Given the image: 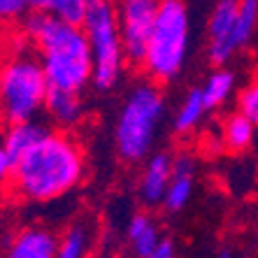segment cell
I'll use <instances>...</instances> for the list:
<instances>
[{
	"mask_svg": "<svg viewBox=\"0 0 258 258\" xmlns=\"http://www.w3.org/2000/svg\"><path fill=\"white\" fill-rule=\"evenodd\" d=\"M86 158L77 140L66 131H51L17 161L10 179L12 196L21 203L42 205L58 200L84 181Z\"/></svg>",
	"mask_w": 258,
	"mask_h": 258,
	"instance_id": "1",
	"label": "cell"
},
{
	"mask_svg": "<svg viewBox=\"0 0 258 258\" xmlns=\"http://www.w3.org/2000/svg\"><path fill=\"white\" fill-rule=\"evenodd\" d=\"M21 33L37 49L49 86L82 93L91 84L93 56L82 26L66 24L47 12H28L21 19Z\"/></svg>",
	"mask_w": 258,
	"mask_h": 258,
	"instance_id": "2",
	"label": "cell"
},
{
	"mask_svg": "<svg viewBox=\"0 0 258 258\" xmlns=\"http://www.w3.org/2000/svg\"><path fill=\"white\" fill-rule=\"evenodd\" d=\"M165 112L168 102L156 82L142 79L128 89L114 121V147L121 161L138 165L154 154Z\"/></svg>",
	"mask_w": 258,
	"mask_h": 258,
	"instance_id": "3",
	"label": "cell"
},
{
	"mask_svg": "<svg viewBox=\"0 0 258 258\" xmlns=\"http://www.w3.org/2000/svg\"><path fill=\"white\" fill-rule=\"evenodd\" d=\"M49 79L28 44L19 42L0 60V123L14 126L44 112Z\"/></svg>",
	"mask_w": 258,
	"mask_h": 258,
	"instance_id": "4",
	"label": "cell"
},
{
	"mask_svg": "<svg viewBox=\"0 0 258 258\" xmlns=\"http://www.w3.org/2000/svg\"><path fill=\"white\" fill-rule=\"evenodd\" d=\"M191 49V14L184 0H163L142 70L158 86L177 82Z\"/></svg>",
	"mask_w": 258,
	"mask_h": 258,
	"instance_id": "5",
	"label": "cell"
},
{
	"mask_svg": "<svg viewBox=\"0 0 258 258\" xmlns=\"http://www.w3.org/2000/svg\"><path fill=\"white\" fill-rule=\"evenodd\" d=\"M93 56V79L91 84L98 91H112L123 77L126 51L121 42L119 19L114 0H91L86 17L82 21Z\"/></svg>",
	"mask_w": 258,
	"mask_h": 258,
	"instance_id": "6",
	"label": "cell"
},
{
	"mask_svg": "<svg viewBox=\"0 0 258 258\" xmlns=\"http://www.w3.org/2000/svg\"><path fill=\"white\" fill-rule=\"evenodd\" d=\"M128 66L142 68L163 0H114Z\"/></svg>",
	"mask_w": 258,
	"mask_h": 258,
	"instance_id": "7",
	"label": "cell"
},
{
	"mask_svg": "<svg viewBox=\"0 0 258 258\" xmlns=\"http://www.w3.org/2000/svg\"><path fill=\"white\" fill-rule=\"evenodd\" d=\"M237 12H240V0H216L212 7L205 35H207V60L214 68H223L235 58V26H237Z\"/></svg>",
	"mask_w": 258,
	"mask_h": 258,
	"instance_id": "8",
	"label": "cell"
},
{
	"mask_svg": "<svg viewBox=\"0 0 258 258\" xmlns=\"http://www.w3.org/2000/svg\"><path fill=\"white\" fill-rule=\"evenodd\" d=\"M172 179V156L168 151H154L142 163L138 177V196L147 207H163L165 193Z\"/></svg>",
	"mask_w": 258,
	"mask_h": 258,
	"instance_id": "9",
	"label": "cell"
},
{
	"mask_svg": "<svg viewBox=\"0 0 258 258\" xmlns=\"http://www.w3.org/2000/svg\"><path fill=\"white\" fill-rule=\"evenodd\" d=\"M196 168L198 163L188 151H179L172 156V179H170L168 193L163 200V210L170 214H179L188 207L196 191Z\"/></svg>",
	"mask_w": 258,
	"mask_h": 258,
	"instance_id": "10",
	"label": "cell"
},
{
	"mask_svg": "<svg viewBox=\"0 0 258 258\" xmlns=\"http://www.w3.org/2000/svg\"><path fill=\"white\" fill-rule=\"evenodd\" d=\"M56 237L44 226H24L10 237L0 258H56Z\"/></svg>",
	"mask_w": 258,
	"mask_h": 258,
	"instance_id": "11",
	"label": "cell"
},
{
	"mask_svg": "<svg viewBox=\"0 0 258 258\" xmlns=\"http://www.w3.org/2000/svg\"><path fill=\"white\" fill-rule=\"evenodd\" d=\"M44 114L58 131H72L84 119V100L82 93L66 89L49 86L47 102H44Z\"/></svg>",
	"mask_w": 258,
	"mask_h": 258,
	"instance_id": "12",
	"label": "cell"
},
{
	"mask_svg": "<svg viewBox=\"0 0 258 258\" xmlns=\"http://www.w3.org/2000/svg\"><path fill=\"white\" fill-rule=\"evenodd\" d=\"M126 240L131 244L133 253L138 258L149 256L158 244H161L163 235L161 228H158L156 219L147 212H138L128 219V226H126Z\"/></svg>",
	"mask_w": 258,
	"mask_h": 258,
	"instance_id": "13",
	"label": "cell"
},
{
	"mask_svg": "<svg viewBox=\"0 0 258 258\" xmlns=\"http://www.w3.org/2000/svg\"><path fill=\"white\" fill-rule=\"evenodd\" d=\"M51 128L47 123H42L40 119H30V121H21V123H14V126L5 128V135H3V147L7 149V154L14 158V163L19 158L28 154L33 147H35L40 140L47 135Z\"/></svg>",
	"mask_w": 258,
	"mask_h": 258,
	"instance_id": "14",
	"label": "cell"
},
{
	"mask_svg": "<svg viewBox=\"0 0 258 258\" xmlns=\"http://www.w3.org/2000/svg\"><path fill=\"white\" fill-rule=\"evenodd\" d=\"M207 112L210 109H207V105L203 100V91H200V86H196L181 98L179 107H177V112L172 116V131L177 135H191V133L198 131V126L203 123Z\"/></svg>",
	"mask_w": 258,
	"mask_h": 258,
	"instance_id": "15",
	"label": "cell"
},
{
	"mask_svg": "<svg viewBox=\"0 0 258 258\" xmlns=\"http://www.w3.org/2000/svg\"><path fill=\"white\" fill-rule=\"evenodd\" d=\"M235 86H237V79H235V72L228 68H214V70L207 75L205 84L200 86L203 91V100L207 105V109H219L223 107L230 98L235 96Z\"/></svg>",
	"mask_w": 258,
	"mask_h": 258,
	"instance_id": "16",
	"label": "cell"
},
{
	"mask_svg": "<svg viewBox=\"0 0 258 258\" xmlns=\"http://www.w3.org/2000/svg\"><path fill=\"white\" fill-rule=\"evenodd\" d=\"M253 138H256V126L251 121L246 119L240 112H233L223 119L221 123V144L228 151H244L253 144Z\"/></svg>",
	"mask_w": 258,
	"mask_h": 258,
	"instance_id": "17",
	"label": "cell"
},
{
	"mask_svg": "<svg viewBox=\"0 0 258 258\" xmlns=\"http://www.w3.org/2000/svg\"><path fill=\"white\" fill-rule=\"evenodd\" d=\"M93 244V233L84 221L68 226L56 242V258H86Z\"/></svg>",
	"mask_w": 258,
	"mask_h": 258,
	"instance_id": "18",
	"label": "cell"
},
{
	"mask_svg": "<svg viewBox=\"0 0 258 258\" xmlns=\"http://www.w3.org/2000/svg\"><path fill=\"white\" fill-rule=\"evenodd\" d=\"M258 35V0H240L237 26H235V47L246 49Z\"/></svg>",
	"mask_w": 258,
	"mask_h": 258,
	"instance_id": "19",
	"label": "cell"
},
{
	"mask_svg": "<svg viewBox=\"0 0 258 258\" xmlns=\"http://www.w3.org/2000/svg\"><path fill=\"white\" fill-rule=\"evenodd\" d=\"M91 0H51L49 5V14L66 24H77L82 26L86 17V10H89Z\"/></svg>",
	"mask_w": 258,
	"mask_h": 258,
	"instance_id": "20",
	"label": "cell"
},
{
	"mask_svg": "<svg viewBox=\"0 0 258 258\" xmlns=\"http://www.w3.org/2000/svg\"><path fill=\"white\" fill-rule=\"evenodd\" d=\"M237 112L244 114L253 126H258V77L251 79V82L237 93Z\"/></svg>",
	"mask_w": 258,
	"mask_h": 258,
	"instance_id": "21",
	"label": "cell"
},
{
	"mask_svg": "<svg viewBox=\"0 0 258 258\" xmlns=\"http://www.w3.org/2000/svg\"><path fill=\"white\" fill-rule=\"evenodd\" d=\"M28 12V0H0V26L19 24Z\"/></svg>",
	"mask_w": 258,
	"mask_h": 258,
	"instance_id": "22",
	"label": "cell"
},
{
	"mask_svg": "<svg viewBox=\"0 0 258 258\" xmlns=\"http://www.w3.org/2000/svg\"><path fill=\"white\" fill-rule=\"evenodd\" d=\"M14 158L7 154V149L0 144V184H10L12 179V172H14Z\"/></svg>",
	"mask_w": 258,
	"mask_h": 258,
	"instance_id": "23",
	"label": "cell"
},
{
	"mask_svg": "<svg viewBox=\"0 0 258 258\" xmlns=\"http://www.w3.org/2000/svg\"><path fill=\"white\" fill-rule=\"evenodd\" d=\"M144 258H177V246H174L172 240L163 237L161 244H158L156 249L149 253V256H144Z\"/></svg>",
	"mask_w": 258,
	"mask_h": 258,
	"instance_id": "24",
	"label": "cell"
},
{
	"mask_svg": "<svg viewBox=\"0 0 258 258\" xmlns=\"http://www.w3.org/2000/svg\"><path fill=\"white\" fill-rule=\"evenodd\" d=\"M49 5H51V0H28L30 12H47L49 14Z\"/></svg>",
	"mask_w": 258,
	"mask_h": 258,
	"instance_id": "25",
	"label": "cell"
},
{
	"mask_svg": "<svg viewBox=\"0 0 258 258\" xmlns=\"http://www.w3.org/2000/svg\"><path fill=\"white\" fill-rule=\"evenodd\" d=\"M214 258H237L235 256V251H233V246H228V244H223L219 251H216V256Z\"/></svg>",
	"mask_w": 258,
	"mask_h": 258,
	"instance_id": "26",
	"label": "cell"
},
{
	"mask_svg": "<svg viewBox=\"0 0 258 258\" xmlns=\"http://www.w3.org/2000/svg\"><path fill=\"white\" fill-rule=\"evenodd\" d=\"M256 237H258V216H256Z\"/></svg>",
	"mask_w": 258,
	"mask_h": 258,
	"instance_id": "27",
	"label": "cell"
}]
</instances>
